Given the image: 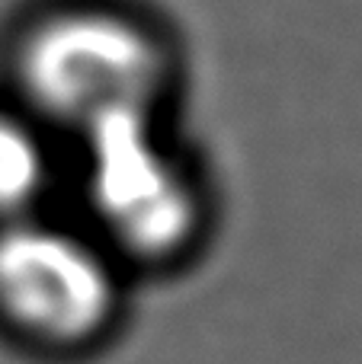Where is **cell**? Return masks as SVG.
I'll return each mask as SVG.
<instances>
[{
	"mask_svg": "<svg viewBox=\"0 0 362 364\" xmlns=\"http://www.w3.org/2000/svg\"><path fill=\"white\" fill-rule=\"evenodd\" d=\"M19 80L36 109L77 134L113 115L154 112L164 61L157 42L132 19L68 10L26 36Z\"/></svg>",
	"mask_w": 362,
	"mask_h": 364,
	"instance_id": "1",
	"label": "cell"
},
{
	"mask_svg": "<svg viewBox=\"0 0 362 364\" xmlns=\"http://www.w3.org/2000/svg\"><path fill=\"white\" fill-rule=\"evenodd\" d=\"M81 188L90 211L122 250L160 256L196 224L192 182L160 141L154 112L113 115L77 132Z\"/></svg>",
	"mask_w": 362,
	"mask_h": 364,
	"instance_id": "2",
	"label": "cell"
},
{
	"mask_svg": "<svg viewBox=\"0 0 362 364\" xmlns=\"http://www.w3.org/2000/svg\"><path fill=\"white\" fill-rule=\"evenodd\" d=\"M115 278L100 246L38 218L0 224V310L51 342H77L109 320Z\"/></svg>",
	"mask_w": 362,
	"mask_h": 364,
	"instance_id": "3",
	"label": "cell"
},
{
	"mask_svg": "<svg viewBox=\"0 0 362 364\" xmlns=\"http://www.w3.org/2000/svg\"><path fill=\"white\" fill-rule=\"evenodd\" d=\"M51 179V157L36 125L0 112V224L36 218Z\"/></svg>",
	"mask_w": 362,
	"mask_h": 364,
	"instance_id": "4",
	"label": "cell"
}]
</instances>
